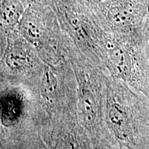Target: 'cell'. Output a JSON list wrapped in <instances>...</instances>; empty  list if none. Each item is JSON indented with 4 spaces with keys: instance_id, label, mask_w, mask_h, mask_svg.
<instances>
[{
    "instance_id": "obj_5",
    "label": "cell",
    "mask_w": 149,
    "mask_h": 149,
    "mask_svg": "<svg viewBox=\"0 0 149 149\" xmlns=\"http://www.w3.org/2000/svg\"><path fill=\"white\" fill-rule=\"evenodd\" d=\"M22 112V102L15 95L4 97L1 102V122L10 125L18 120Z\"/></svg>"
},
{
    "instance_id": "obj_9",
    "label": "cell",
    "mask_w": 149,
    "mask_h": 149,
    "mask_svg": "<svg viewBox=\"0 0 149 149\" xmlns=\"http://www.w3.org/2000/svg\"><path fill=\"white\" fill-rule=\"evenodd\" d=\"M64 149H80L77 141L72 137H69L64 144Z\"/></svg>"
},
{
    "instance_id": "obj_7",
    "label": "cell",
    "mask_w": 149,
    "mask_h": 149,
    "mask_svg": "<svg viewBox=\"0 0 149 149\" xmlns=\"http://www.w3.org/2000/svg\"><path fill=\"white\" fill-rule=\"evenodd\" d=\"M137 35L143 42L149 45V0H146L144 14Z\"/></svg>"
},
{
    "instance_id": "obj_2",
    "label": "cell",
    "mask_w": 149,
    "mask_h": 149,
    "mask_svg": "<svg viewBox=\"0 0 149 149\" xmlns=\"http://www.w3.org/2000/svg\"><path fill=\"white\" fill-rule=\"evenodd\" d=\"M133 110L120 97H113L108 107V122L115 135L127 144L133 143L138 127L134 119Z\"/></svg>"
},
{
    "instance_id": "obj_8",
    "label": "cell",
    "mask_w": 149,
    "mask_h": 149,
    "mask_svg": "<svg viewBox=\"0 0 149 149\" xmlns=\"http://www.w3.org/2000/svg\"><path fill=\"white\" fill-rule=\"evenodd\" d=\"M70 1L79 8L91 10L95 6L107 0H70Z\"/></svg>"
},
{
    "instance_id": "obj_3",
    "label": "cell",
    "mask_w": 149,
    "mask_h": 149,
    "mask_svg": "<svg viewBox=\"0 0 149 149\" xmlns=\"http://www.w3.org/2000/svg\"><path fill=\"white\" fill-rule=\"evenodd\" d=\"M1 35L17 29L22 17L31 3L30 0H0Z\"/></svg>"
},
{
    "instance_id": "obj_1",
    "label": "cell",
    "mask_w": 149,
    "mask_h": 149,
    "mask_svg": "<svg viewBox=\"0 0 149 149\" xmlns=\"http://www.w3.org/2000/svg\"><path fill=\"white\" fill-rule=\"evenodd\" d=\"M146 0H107L88 10L97 24L108 33L137 35Z\"/></svg>"
},
{
    "instance_id": "obj_10",
    "label": "cell",
    "mask_w": 149,
    "mask_h": 149,
    "mask_svg": "<svg viewBox=\"0 0 149 149\" xmlns=\"http://www.w3.org/2000/svg\"><path fill=\"white\" fill-rule=\"evenodd\" d=\"M31 1H41V2H47V3H51L53 0H30Z\"/></svg>"
},
{
    "instance_id": "obj_6",
    "label": "cell",
    "mask_w": 149,
    "mask_h": 149,
    "mask_svg": "<svg viewBox=\"0 0 149 149\" xmlns=\"http://www.w3.org/2000/svg\"><path fill=\"white\" fill-rule=\"evenodd\" d=\"M42 95L48 100H52L55 96L57 88V80L52 70L46 68L41 84Z\"/></svg>"
},
{
    "instance_id": "obj_4",
    "label": "cell",
    "mask_w": 149,
    "mask_h": 149,
    "mask_svg": "<svg viewBox=\"0 0 149 149\" xmlns=\"http://www.w3.org/2000/svg\"><path fill=\"white\" fill-rule=\"evenodd\" d=\"M79 109L81 118L87 125L94 124L97 115V106L92 89L86 83L80 86Z\"/></svg>"
}]
</instances>
